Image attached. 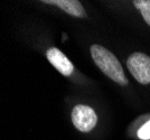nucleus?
<instances>
[{"label": "nucleus", "instance_id": "f257e3e1", "mask_svg": "<svg viewBox=\"0 0 150 140\" xmlns=\"http://www.w3.org/2000/svg\"><path fill=\"white\" fill-rule=\"evenodd\" d=\"M91 55L94 63L108 77L117 82L120 85H127L128 80L123 73V69L121 66L118 58L113 55L110 51L102 47L100 45L91 46Z\"/></svg>", "mask_w": 150, "mask_h": 140}, {"label": "nucleus", "instance_id": "f03ea898", "mask_svg": "<svg viewBox=\"0 0 150 140\" xmlns=\"http://www.w3.org/2000/svg\"><path fill=\"white\" fill-rule=\"evenodd\" d=\"M132 76L141 84L150 83V57L144 53H133L127 62Z\"/></svg>", "mask_w": 150, "mask_h": 140}, {"label": "nucleus", "instance_id": "7ed1b4c3", "mask_svg": "<svg viewBox=\"0 0 150 140\" xmlns=\"http://www.w3.org/2000/svg\"><path fill=\"white\" fill-rule=\"evenodd\" d=\"M72 121L76 129L82 132H88L96 126L98 115L92 108L79 104L72 111Z\"/></svg>", "mask_w": 150, "mask_h": 140}, {"label": "nucleus", "instance_id": "20e7f679", "mask_svg": "<svg viewBox=\"0 0 150 140\" xmlns=\"http://www.w3.org/2000/svg\"><path fill=\"white\" fill-rule=\"evenodd\" d=\"M47 59L50 61V63L62 75L64 76H69L73 73V64L69 62V59L58 48L52 47L46 53Z\"/></svg>", "mask_w": 150, "mask_h": 140}, {"label": "nucleus", "instance_id": "39448f33", "mask_svg": "<svg viewBox=\"0 0 150 140\" xmlns=\"http://www.w3.org/2000/svg\"><path fill=\"white\" fill-rule=\"evenodd\" d=\"M43 2L59 7L66 13L72 15L74 17H79V18L86 17L84 8L81 5V2L77 0H44Z\"/></svg>", "mask_w": 150, "mask_h": 140}, {"label": "nucleus", "instance_id": "423d86ee", "mask_svg": "<svg viewBox=\"0 0 150 140\" xmlns=\"http://www.w3.org/2000/svg\"><path fill=\"white\" fill-rule=\"evenodd\" d=\"M133 5L140 10L146 23L150 26V0H134Z\"/></svg>", "mask_w": 150, "mask_h": 140}, {"label": "nucleus", "instance_id": "0eeeda50", "mask_svg": "<svg viewBox=\"0 0 150 140\" xmlns=\"http://www.w3.org/2000/svg\"><path fill=\"white\" fill-rule=\"evenodd\" d=\"M138 137L142 140H150V121H148L146 124L139 129Z\"/></svg>", "mask_w": 150, "mask_h": 140}]
</instances>
